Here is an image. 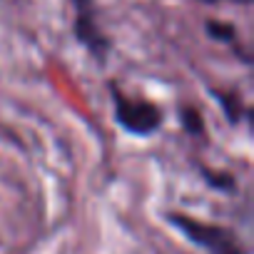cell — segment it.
<instances>
[{
    "label": "cell",
    "instance_id": "cell-6",
    "mask_svg": "<svg viewBox=\"0 0 254 254\" xmlns=\"http://www.w3.org/2000/svg\"><path fill=\"white\" fill-rule=\"evenodd\" d=\"M202 3H217V0H202Z\"/></svg>",
    "mask_w": 254,
    "mask_h": 254
},
{
    "label": "cell",
    "instance_id": "cell-2",
    "mask_svg": "<svg viewBox=\"0 0 254 254\" xmlns=\"http://www.w3.org/2000/svg\"><path fill=\"white\" fill-rule=\"evenodd\" d=\"M115 117L125 130H130L135 135H150L160 127L162 112L150 102L127 100L122 92L115 90Z\"/></svg>",
    "mask_w": 254,
    "mask_h": 254
},
{
    "label": "cell",
    "instance_id": "cell-1",
    "mask_svg": "<svg viewBox=\"0 0 254 254\" xmlns=\"http://www.w3.org/2000/svg\"><path fill=\"white\" fill-rule=\"evenodd\" d=\"M172 222L197 244H202L207 252L212 254H244L242 244L237 242V237H232L227 229L222 227H214V224H204V222H197V219H190V217H182V214H172Z\"/></svg>",
    "mask_w": 254,
    "mask_h": 254
},
{
    "label": "cell",
    "instance_id": "cell-3",
    "mask_svg": "<svg viewBox=\"0 0 254 254\" xmlns=\"http://www.w3.org/2000/svg\"><path fill=\"white\" fill-rule=\"evenodd\" d=\"M72 3L77 5V10H80V20H77V35H80V40L92 50V53H97V55H102L105 53V48H107V43H105V38L95 30V25H92V20L87 18V13H85V8H87V0H72Z\"/></svg>",
    "mask_w": 254,
    "mask_h": 254
},
{
    "label": "cell",
    "instance_id": "cell-4",
    "mask_svg": "<svg viewBox=\"0 0 254 254\" xmlns=\"http://www.w3.org/2000/svg\"><path fill=\"white\" fill-rule=\"evenodd\" d=\"M207 33H209L212 38H217V40H224V43L234 40V30H232V28H224V25H217V23H209V25H207Z\"/></svg>",
    "mask_w": 254,
    "mask_h": 254
},
{
    "label": "cell",
    "instance_id": "cell-7",
    "mask_svg": "<svg viewBox=\"0 0 254 254\" xmlns=\"http://www.w3.org/2000/svg\"><path fill=\"white\" fill-rule=\"evenodd\" d=\"M237 3H249V0H237Z\"/></svg>",
    "mask_w": 254,
    "mask_h": 254
},
{
    "label": "cell",
    "instance_id": "cell-5",
    "mask_svg": "<svg viewBox=\"0 0 254 254\" xmlns=\"http://www.w3.org/2000/svg\"><path fill=\"white\" fill-rule=\"evenodd\" d=\"M182 117H185V127L190 132H199L202 130V122H199V115L194 110H182Z\"/></svg>",
    "mask_w": 254,
    "mask_h": 254
}]
</instances>
